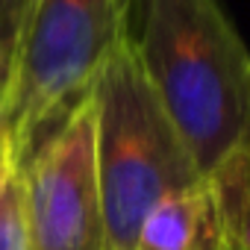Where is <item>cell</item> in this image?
<instances>
[{"instance_id": "obj_1", "label": "cell", "mask_w": 250, "mask_h": 250, "mask_svg": "<svg viewBox=\"0 0 250 250\" xmlns=\"http://www.w3.org/2000/svg\"><path fill=\"white\" fill-rule=\"evenodd\" d=\"M130 50L200 177L218 171L250 127V50L218 0H118Z\"/></svg>"}, {"instance_id": "obj_2", "label": "cell", "mask_w": 250, "mask_h": 250, "mask_svg": "<svg viewBox=\"0 0 250 250\" xmlns=\"http://www.w3.org/2000/svg\"><path fill=\"white\" fill-rule=\"evenodd\" d=\"M88 97L94 106V159L106 250H136L147 212L203 177L121 42L94 77Z\"/></svg>"}, {"instance_id": "obj_3", "label": "cell", "mask_w": 250, "mask_h": 250, "mask_svg": "<svg viewBox=\"0 0 250 250\" xmlns=\"http://www.w3.org/2000/svg\"><path fill=\"white\" fill-rule=\"evenodd\" d=\"M121 42L118 0H39L15 59L3 106L6 142L21 168L30 153L91 91L94 77Z\"/></svg>"}, {"instance_id": "obj_4", "label": "cell", "mask_w": 250, "mask_h": 250, "mask_svg": "<svg viewBox=\"0 0 250 250\" xmlns=\"http://www.w3.org/2000/svg\"><path fill=\"white\" fill-rule=\"evenodd\" d=\"M21 191L30 250H106L88 94L21 165Z\"/></svg>"}, {"instance_id": "obj_5", "label": "cell", "mask_w": 250, "mask_h": 250, "mask_svg": "<svg viewBox=\"0 0 250 250\" xmlns=\"http://www.w3.org/2000/svg\"><path fill=\"white\" fill-rule=\"evenodd\" d=\"M136 250H232L209 177L159 200L139 227Z\"/></svg>"}, {"instance_id": "obj_6", "label": "cell", "mask_w": 250, "mask_h": 250, "mask_svg": "<svg viewBox=\"0 0 250 250\" xmlns=\"http://www.w3.org/2000/svg\"><path fill=\"white\" fill-rule=\"evenodd\" d=\"M232 250H250V127L235 153L209 174Z\"/></svg>"}, {"instance_id": "obj_7", "label": "cell", "mask_w": 250, "mask_h": 250, "mask_svg": "<svg viewBox=\"0 0 250 250\" xmlns=\"http://www.w3.org/2000/svg\"><path fill=\"white\" fill-rule=\"evenodd\" d=\"M0 250H30L21 168L15 162L0 168Z\"/></svg>"}, {"instance_id": "obj_8", "label": "cell", "mask_w": 250, "mask_h": 250, "mask_svg": "<svg viewBox=\"0 0 250 250\" xmlns=\"http://www.w3.org/2000/svg\"><path fill=\"white\" fill-rule=\"evenodd\" d=\"M36 3L39 0H0V53H6L12 62L27 39Z\"/></svg>"}, {"instance_id": "obj_9", "label": "cell", "mask_w": 250, "mask_h": 250, "mask_svg": "<svg viewBox=\"0 0 250 250\" xmlns=\"http://www.w3.org/2000/svg\"><path fill=\"white\" fill-rule=\"evenodd\" d=\"M12 80H15V62L6 53H0V106H6V100H9Z\"/></svg>"}, {"instance_id": "obj_10", "label": "cell", "mask_w": 250, "mask_h": 250, "mask_svg": "<svg viewBox=\"0 0 250 250\" xmlns=\"http://www.w3.org/2000/svg\"><path fill=\"white\" fill-rule=\"evenodd\" d=\"M12 153H9V142H6V124H3V106H0V165L9 162ZM15 162V159H12Z\"/></svg>"}, {"instance_id": "obj_11", "label": "cell", "mask_w": 250, "mask_h": 250, "mask_svg": "<svg viewBox=\"0 0 250 250\" xmlns=\"http://www.w3.org/2000/svg\"><path fill=\"white\" fill-rule=\"evenodd\" d=\"M9 162H12V159H9ZM3 165H6V162H3ZM3 165H0V168H3Z\"/></svg>"}]
</instances>
